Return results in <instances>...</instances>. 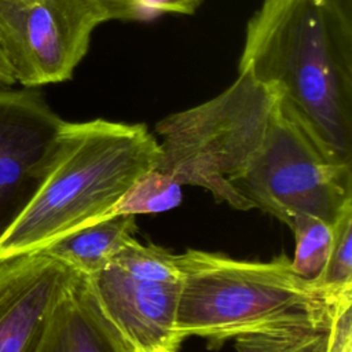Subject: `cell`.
Returning <instances> with one entry per match:
<instances>
[{
  "label": "cell",
  "instance_id": "cell-1",
  "mask_svg": "<svg viewBox=\"0 0 352 352\" xmlns=\"http://www.w3.org/2000/svg\"><path fill=\"white\" fill-rule=\"evenodd\" d=\"M333 161L352 166V0H263L238 62Z\"/></svg>",
  "mask_w": 352,
  "mask_h": 352
},
{
  "label": "cell",
  "instance_id": "cell-2",
  "mask_svg": "<svg viewBox=\"0 0 352 352\" xmlns=\"http://www.w3.org/2000/svg\"><path fill=\"white\" fill-rule=\"evenodd\" d=\"M158 158V139L142 122L65 121L43 184L0 238V261L37 253L113 216L122 194Z\"/></svg>",
  "mask_w": 352,
  "mask_h": 352
},
{
  "label": "cell",
  "instance_id": "cell-3",
  "mask_svg": "<svg viewBox=\"0 0 352 352\" xmlns=\"http://www.w3.org/2000/svg\"><path fill=\"white\" fill-rule=\"evenodd\" d=\"M182 274L176 334L204 338L209 348L246 333L322 322L352 293L334 296L300 278L286 256L235 260L187 249L176 254Z\"/></svg>",
  "mask_w": 352,
  "mask_h": 352
},
{
  "label": "cell",
  "instance_id": "cell-4",
  "mask_svg": "<svg viewBox=\"0 0 352 352\" xmlns=\"http://www.w3.org/2000/svg\"><path fill=\"white\" fill-rule=\"evenodd\" d=\"M275 98L243 73L212 99L172 113L157 122V169L182 186L208 190L216 202L238 210L252 209L232 183L258 151Z\"/></svg>",
  "mask_w": 352,
  "mask_h": 352
},
{
  "label": "cell",
  "instance_id": "cell-5",
  "mask_svg": "<svg viewBox=\"0 0 352 352\" xmlns=\"http://www.w3.org/2000/svg\"><path fill=\"white\" fill-rule=\"evenodd\" d=\"M232 186L252 209L289 227L300 216L333 224L352 204L351 166L330 160L278 104L258 151Z\"/></svg>",
  "mask_w": 352,
  "mask_h": 352
},
{
  "label": "cell",
  "instance_id": "cell-6",
  "mask_svg": "<svg viewBox=\"0 0 352 352\" xmlns=\"http://www.w3.org/2000/svg\"><path fill=\"white\" fill-rule=\"evenodd\" d=\"M102 23L85 0H0V52L21 87L63 82Z\"/></svg>",
  "mask_w": 352,
  "mask_h": 352
},
{
  "label": "cell",
  "instance_id": "cell-7",
  "mask_svg": "<svg viewBox=\"0 0 352 352\" xmlns=\"http://www.w3.org/2000/svg\"><path fill=\"white\" fill-rule=\"evenodd\" d=\"M63 124L38 88L0 87V238L43 184Z\"/></svg>",
  "mask_w": 352,
  "mask_h": 352
},
{
  "label": "cell",
  "instance_id": "cell-8",
  "mask_svg": "<svg viewBox=\"0 0 352 352\" xmlns=\"http://www.w3.org/2000/svg\"><path fill=\"white\" fill-rule=\"evenodd\" d=\"M84 279L99 309L131 352L179 349L176 315L182 280L142 279L114 264Z\"/></svg>",
  "mask_w": 352,
  "mask_h": 352
},
{
  "label": "cell",
  "instance_id": "cell-9",
  "mask_svg": "<svg viewBox=\"0 0 352 352\" xmlns=\"http://www.w3.org/2000/svg\"><path fill=\"white\" fill-rule=\"evenodd\" d=\"M77 274L43 253L0 261V352H33Z\"/></svg>",
  "mask_w": 352,
  "mask_h": 352
},
{
  "label": "cell",
  "instance_id": "cell-10",
  "mask_svg": "<svg viewBox=\"0 0 352 352\" xmlns=\"http://www.w3.org/2000/svg\"><path fill=\"white\" fill-rule=\"evenodd\" d=\"M33 352H131L77 275L58 301Z\"/></svg>",
  "mask_w": 352,
  "mask_h": 352
},
{
  "label": "cell",
  "instance_id": "cell-11",
  "mask_svg": "<svg viewBox=\"0 0 352 352\" xmlns=\"http://www.w3.org/2000/svg\"><path fill=\"white\" fill-rule=\"evenodd\" d=\"M342 300L334 314L315 323H304L241 334L234 338L236 352H352V301Z\"/></svg>",
  "mask_w": 352,
  "mask_h": 352
},
{
  "label": "cell",
  "instance_id": "cell-12",
  "mask_svg": "<svg viewBox=\"0 0 352 352\" xmlns=\"http://www.w3.org/2000/svg\"><path fill=\"white\" fill-rule=\"evenodd\" d=\"M135 231V216L114 214L72 231L37 253L58 260L82 278H89L114 260Z\"/></svg>",
  "mask_w": 352,
  "mask_h": 352
},
{
  "label": "cell",
  "instance_id": "cell-13",
  "mask_svg": "<svg viewBox=\"0 0 352 352\" xmlns=\"http://www.w3.org/2000/svg\"><path fill=\"white\" fill-rule=\"evenodd\" d=\"M182 202V184L170 175L148 169L138 176L113 208L114 214H155Z\"/></svg>",
  "mask_w": 352,
  "mask_h": 352
},
{
  "label": "cell",
  "instance_id": "cell-14",
  "mask_svg": "<svg viewBox=\"0 0 352 352\" xmlns=\"http://www.w3.org/2000/svg\"><path fill=\"white\" fill-rule=\"evenodd\" d=\"M290 228L296 239L292 270L300 278L319 285L330 252L333 224L318 217L300 216Z\"/></svg>",
  "mask_w": 352,
  "mask_h": 352
},
{
  "label": "cell",
  "instance_id": "cell-15",
  "mask_svg": "<svg viewBox=\"0 0 352 352\" xmlns=\"http://www.w3.org/2000/svg\"><path fill=\"white\" fill-rule=\"evenodd\" d=\"M126 274L150 280L180 282L176 254L157 245H144L132 238L110 263Z\"/></svg>",
  "mask_w": 352,
  "mask_h": 352
},
{
  "label": "cell",
  "instance_id": "cell-16",
  "mask_svg": "<svg viewBox=\"0 0 352 352\" xmlns=\"http://www.w3.org/2000/svg\"><path fill=\"white\" fill-rule=\"evenodd\" d=\"M103 22H150L164 15H191L205 0H85Z\"/></svg>",
  "mask_w": 352,
  "mask_h": 352
},
{
  "label": "cell",
  "instance_id": "cell-17",
  "mask_svg": "<svg viewBox=\"0 0 352 352\" xmlns=\"http://www.w3.org/2000/svg\"><path fill=\"white\" fill-rule=\"evenodd\" d=\"M319 286L334 296L352 293V204L333 223V239Z\"/></svg>",
  "mask_w": 352,
  "mask_h": 352
},
{
  "label": "cell",
  "instance_id": "cell-18",
  "mask_svg": "<svg viewBox=\"0 0 352 352\" xmlns=\"http://www.w3.org/2000/svg\"><path fill=\"white\" fill-rule=\"evenodd\" d=\"M12 85H15V80L0 52V87H12Z\"/></svg>",
  "mask_w": 352,
  "mask_h": 352
},
{
  "label": "cell",
  "instance_id": "cell-19",
  "mask_svg": "<svg viewBox=\"0 0 352 352\" xmlns=\"http://www.w3.org/2000/svg\"><path fill=\"white\" fill-rule=\"evenodd\" d=\"M135 352H177V349H165V348H160V349H150V351H135Z\"/></svg>",
  "mask_w": 352,
  "mask_h": 352
}]
</instances>
